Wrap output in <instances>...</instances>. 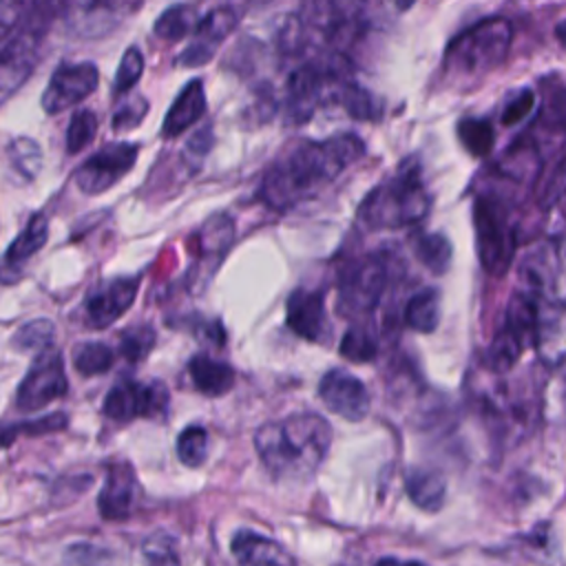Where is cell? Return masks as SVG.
<instances>
[{
    "label": "cell",
    "mask_w": 566,
    "mask_h": 566,
    "mask_svg": "<svg viewBox=\"0 0 566 566\" xmlns=\"http://www.w3.org/2000/svg\"><path fill=\"white\" fill-rule=\"evenodd\" d=\"M363 155L365 142L354 133H340L321 142H301L268 168L259 199L274 210H287L316 197Z\"/></svg>",
    "instance_id": "1"
},
{
    "label": "cell",
    "mask_w": 566,
    "mask_h": 566,
    "mask_svg": "<svg viewBox=\"0 0 566 566\" xmlns=\"http://www.w3.org/2000/svg\"><path fill=\"white\" fill-rule=\"evenodd\" d=\"M329 444V422L312 411L265 422L254 433V449L263 467L279 480L310 478L325 460Z\"/></svg>",
    "instance_id": "2"
},
{
    "label": "cell",
    "mask_w": 566,
    "mask_h": 566,
    "mask_svg": "<svg viewBox=\"0 0 566 566\" xmlns=\"http://www.w3.org/2000/svg\"><path fill=\"white\" fill-rule=\"evenodd\" d=\"M431 197L416 164L402 166L389 181L378 184L360 203V219L371 230H398L420 223Z\"/></svg>",
    "instance_id": "3"
},
{
    "label": "cell",
    "mask_w": 566,
    "mask_h": 566,
    "mask_svg": "<svg viewBox=\"0 0 566 566\" xmlns=\"http://www.w3.org/2000/svg\"><path fill=\"white\" fill-rule=\"evenodd\" d=\"M511 42V20L502 15L486 18L464 29L449 42L444 69L453 80H480L506 60Z\"/></svg>",
    "instance_id": "4"
},
{
    "label": "cell",
    "mask_w": 566,
    "mask_h": 566,
    "mask_svg": "<svg viewBox=\"0 0 566 566\" xmlns=\"http://www.w3.org/2000/svg\"><path fill=\"white\" fill-rule=\"evenodd\" d=\"M473 232L480 265L491 276H504L515 256V230L504 203L491 195L473 201Z\"/></svg>",
    "instance_id": "5"
},
{
    "label": "cell",
    "mask_w": 566,
    "mask_h": 566,
    "mask_svg": "<svg viewBox=\"0 0 566 566\" xmlns=\"http://www.w3.org/2000/svg\"><path fill=\"white\" fill-rule=\"evenodd\" d=\"M391 279V261L387 254H367L352 261L338 276L336 307L340 316L360 318L369 314Z\"/></svg>",
    "instance_id": "6"
},
{
    "label": "cell",
    "mask_w": 566,
    "mask_h": 566,
    "mask_svg": "<svg viewBox=\"0 0 566 566\" xmlns=\"http://www.w3.org/2000/svg\"><path fill=\"white\" fill-rule=\"evenodd\" d=\"M69 391V380L64 371L62 354L55 347H49L35 354L29 371L15 391V405L20 411H38L53 400H60Z\"/></svg>",
    "instance_id": "7"
},
{
    "label": "cell",
    "mask_w": 566,
    "mask_h": 566,
    "mask_svg": "<svg viewBox=\"0 0 566 566\" xmlns=\"http://www.w3.org/2000/svg\"><path fill=\"white\" fill-rule=\"evenodd\" d=\"M139 155V146L130 142H113L93 153L73 175L75 186L84 195H102L130 172Z\"/></svg>",
    "instance_id": "8"
},
{
    "label": "cell",
    "mask_w": 566,
    "mask_h": 566,
    "mask_svg": "<svg viewBox=\"0 0 566 566\" xmlns=\"http://www.w3.org/2000/svg\"><path fill=\"white\" fill-rule=\"evenodd\" d=\"M168 407V389L164 382H139L119 380L111 387L104 398L102 411L106 418L117 422H130L135 418H153L164 413Z\"/></svg>",
    "instance_id": "9"
},
{
    "label": "cell",
    "mask_w": 566,
    "mask_h": 566,
    "mask_svg": "<svg viewBox=\"0 0 566 566\" xmlns=\"http://www.w3.org/2000/svg\"><path fill=\"white\" fill-rule=\"evenodd\" d=\"M144 0H64L69 29L80 38H104L130 18Z\"/></svg>",
    "instance_id": "10"
},
{
    "label": "cell",
    "mask_w": 566,
    "mask_h": 566,
    "mask_svg": "<svg viewBox=\"0 0 566 566\" xmlns=\"http://www.w3.org/2000/svg\"><path fill=\"white\" fill-rule=\"evenodd\" d=\"M99 82L97 66L93 62H62L51 73V80L42 93V108L46 115H57L84 97H88Z\"/></svg>",
    "instance_id": "11"
},
{
    "label": "cell",
    "mask_w": 566,
    "mask_h": 566,
    "mask_svg": "<svg viewBox=\"0 0 566 566\" xmlns=\"http://www.w3.org/2000/svg\"><path fill=\"white\" fill-rule=\"evenodd\" d=\"M42 31L24 24L0 46V104H4L31 75Z\"/></svg>",
    "instance_id": "12"
},
{
    "label": "cell",
    "mask_w": 566,
    "mask_h": 566,
    "mask_svg": "<svg viewBox=\"0 0 566 566\" xmlns=\"http://www.w3.org/2000/svg\"><path fill=\"white\" fill-rule=\"evenodd\" d=\"M327 69L318 64H298L285 82V119L294 126L312 119L314 111L325 102Z\"/></svg>",
    "instance_id": "13"
},
{
    "label": "cell",
    "mask_w": 566,
    "mask_h": 566,
    "mask_svg": "<svg viewBox=\"0 0 566 566\" xmlns=\"http://www.w3.org/2000/svg\"><path fill=\"white\" fill-rule=\"evenodd\" d=\"M142 276H117L97 285L84 301V321L91 329L113 325L135 301Z\"/></svg>",
    "instance_id": "14"
},
{
    "label": "cell",
    "mask_w": 566,
    "mask_h": 566,
    "mask_svg": "<svg viewBox=\"0 0 566 566\" xmlns=\"http://www.w3.org/2000/svg\"><path fill=\"white\" fill-rule=\"evenodd\" d=\"M318 398L329 411L352 422L369 413V391L365 382L345 369H329L321 378Z\"/></svg>",
    "instance_id": "15"
},
{
    "label": "cell",
    "mask_w": 566,
    "mask_h": 566,
    "mask_svg": "<svg viewBox=\"0 0 566 566\" xmlns=\"http://www.w3.org/2000/svg\"><path fill=\"white\" fill-rule=\"evenodd\" d=\"M239 24V11L232 7H217L203 18H199L190 44L179 53L177 62L181 66H201L219 49V44L234 31Z\"/></svg>",
    "instance_id": "16"
},
{
    "label": "cell",
    "mask_w": 566,
    "mask_h": 566,
    "mask_svg": "<svg viewBox=\"0 0 566 566\" xmlns=\"http://www.w3.org/2000/svg\"><path fill=\"white\" fill-rule=\"evenodd\" d=\"M287 327L312 343H321L329 334V321L325 312V298L321 292L294 290L285 303Z\"/></svg>",
    "instance_id": "17"
},
{
    "label": "cell",
    "mask_w": 566,
    "mask_h": 566,
    "mask_svg": "<svg viewBox=\"0 0 566 566\" xmlns=\"http://www.w3.org/2000/svg\"><path fill=\"white\" fill-rule=\"evenodd\" d=\"M49 237V221L42 212L31 214L27 226L20 230V234L9 243L4 250V256L0 259V283L11 285L22 276L24 265L31 256H35Z\"/></svg>",
    "instance_id": "18"
},
{
    "label": "cell",
    "mask_w": 566,
    "mask_h": 566,
    "mask_svg": "<svg viewBox=\"0 0 566 566\" xmlns=\"http://www.w3.org/2000/svg\"><path fill=\"white\" fill-rule=\"evenodd\" d=\"M139 484L128 462H115L106 471L104 486L97 495V511L104 520H126L133 511Z\"/></svg>",
    "instance_id": "19"
},
{
    "label": "cell",
    "mask_w": 566,
    "mask_h": 566,
    "mask_svg": "<svg viewBox=\"0 0 566 566\" xmlns=\"http://www.w3.org/2000/svg\"><path fill=\"white\" fill-rule=\"evenodd\" d=\"M365 0H307L310 20L329 42H345L358 29Z\"/></svg>",
    "instance_id": "20"
},
{
    "label": "cell",
    "mask_w": 566,
    "mask_h": 566,
    "mask_svg": "<svg viewBox=\"0 0 566 566\" xmlns=\"http://www.w3.org/2000/svg\"><path fill=\"white\" fill-rule=\"evenodd\" d=\"M203 113H206V91H203V82L195 77L177 93L175 102L170 104L161 124V137L164 139L179 137L195 122H199Z\"/></svg>",
    "instance_id": "21"
},
{
    "label": "cell",
    "mask_w": 566,
    "mask_h": 566,
    "mask_svg": "<svg viewBox=\"0 0 566 566\" xmlns=\"http://www.w3.org/2000/svg\"><path fill=\"white\" fill-rule=\"evenodd\" d=\"M232 237H234V223H232V219H230L228 214H223V212L212 214V217L199 228V232L195 234V241H197V248H199V263H197L195 274H192L195 281H197L199 276H208L206 263L223 259L226 250H228L230 243H232Z\"/></svg>",
    "instance_id": "22"
},
{
    "label": "cell",
    "mask_w": 566,
    "mask_h": 566,
    "mask_svg": "<svg viewBox=\"0 0 566 566\" xmlns=\"http://www.w3.org/2000/svg\"><path fill=\"white\" fill-rule=\"evenodd\" d=\"M230 551L241 566H290L292 564L285 551L276 542L252 531H239L232 537Z\"/></svg>",
    "instance_id": "23"
},
{
    "label": "cell",
    "mask_w": 566,
    "mask_h": 566,
    "mask_svg": "<svg viewBox=\"0 0 566 566\" xmlns=\"http://www.w3.org/2000/svg\"><path fill=\"white\" fill-rule=\"evenodd\" d=\"M188 374L192 378V385L206 396H223L234 385V369L228 363L210 358L206 354H197L190 358Z\"/></svg>",
    "instance_id": "24"
},
{
    "label": "cell",
    "mask_w": 566,
    "mask_h": 566,
    "mask_svg": "<svg viewBox=\"0 0 566 566\" xmlns=\"http://www.w3.org/2000/svg\"><path fill=\"white\" fill-rule=\"evenodd\" d=\"M405 489H407L409 500L427 513L440 511L444 504V497H447L444 478L431 469H411L407 473Z\"/></svg>",
    "instance_id": "25"
},
{
    "label": "cell",
    "mask_w": 566,
    "mask_h": 566,
    "mask_svg": "<svg viewBox=\"0 0 566 566\" xmlns=\"http://www.w3.org/2000/svg\"><path fill=\"white\" fill-rule=\"evenodd\" d=\"M526 343L517 332H513L509 325H502L497 334L493 336L489 349H486V367L493 374H506L515 367L524 352Z\"/></svg>",
    "instance_id": "26"
},
{
    "label": "cell",
    "mask_w": 566,
    "mask_h": 566,
    "mask_svg": "<svg viewBox=\"0 0 566 566\" xmlns=\"http://www.w3.org/2000/svg\"><path fill=\"white\" fill-rule=\"evenodd\" d=\"M405 323L420 332V334H431L438 323H440V294L433 287H424L416 292L407 307H405Z\"/></svg>",
    "instance_id": "27"
},
{
    "label": "cell",
    "mask_w": 566,
    "mask_h": 566,
    "mask_svg": "<svg viewBox=\"0 0 566 566\" xmlns=\"http://www.w3.org/2000/svg\"><path fill=\"white\" fill-rule=\"evenodd\" d=\"M199 13L192 4H172L155 20V35L166 42H179L195 31Z\"/></svg>",
    "instance_id": "28"
},
{
    "label": "cell",
    "mask_w": 566,
    "mask_h": 566,
    "mask_svg": "<svg viewBox=\"0 0 566 566\" xmlns=\"http://www.w3.org/2000/svg\"><path fill=\"white\" fill-rule=\"evenodd\" d=\"M413 252L418 256V261L431 272V274H447V270L451 268V254L453 248L449 243V239L444 234H433V232H424L418 234L413 241Z\"/></svg>",
    "instance_id": "29"
},
{
    "label": "cell",
    "mask_w": 566,
    "mask_h": 566,
    "mask_svg": "<svg viewBox=\"0 0 566 566\" xmlns=\"http://www.w3.org/2000/svg\"><path fill=\"white\" fill-rule=\"evenodd\" d=\"M458 139L464 150L473 157H484L495 144V133L489 119L484 117H464L458 124Z\"/></svg>",
    "instance_id": "30"
},
{
    "label": "cell",
    "mask_w": 566,
    "mask_h": 566,
    "mask_svg": "<svg viewBox=\"0 0 566 566\" xmlns=\"http://www.w3.org/2000/svg\"><path fill=\"white\" fill-rule=\"evenodd\" d=\"M115 363V352L106 343H82L73 352V367L82 376H99Z\"/></svg>",
    "instance_id": "31"
},
{
    "label": "cell",
    "mask_w": 566,
    "mask_h": 566,
    "mask_svg": "<svg viewBox=\"0 0 566 566\" xmlns=\"http://www.w3.org/2000/svg\"><path fill=\"white\" fill-rule=\"evenodd\" d=\"M7 157L18 175L24 179H35L42 168V150L35 139L31 137H15L7 146Z\"/></svg>",
    "instance_id": "32"
},
{
    "label": "cell",
    "mask_w": 566,
    "mask_h": 566,
    "mask_svg": "<svg viewBox=\"0 0 566 566\" xmlns=\"http://www.w3.org/2000/svg\"><path fill=\"white\" fill-rule=\"evenodd\" d=\"M53 338H55V325L49 318H35L18 327V332L13 334V347H18L20 352L40 354L53 347Z\"/></svg>",
    "instance_id": "33"
},
{
    "label": "cell",
    "mask_w": 566,
    "mask_h": 566,
    "mask_svg": "<svg viewBox=\"0 0 566 566\" xmlns=\"http://www.w3.org/2000/svg\"><path fill=\"white\" fill-rule=\"evenodd\" d=\"M64 427H66L64 413H51V416L35 418V420L2 424L0 427V447H9L18 436H42V433H51V431H62Z\"/></svg>",
    "instance_id": "34"
},
{
    "label": "cell",
    "mask_w": 566,
    "mask_h": 566,
    "mask_svg": "<svg viewBox=\"0 0 566 566\" xmlns=\"http://www.w3.org/2000/svg\"><path fill=\"white\" fill-rule=\"evenodd\" d=\"M97 133V117L88 108H80L71 115V122L66 126V153L77 155L84 150Z\"/></svg>",
    "instance_id": "35"
},
{
    "label": "cell",
    "mask_w": 566,
    "mask_h": 566,
    "mask_svg": "<svg viewBox=\"0 0 566 566\" xmlns=\"http://www.w3.org/2000/svg\"><path fill=\"white\" fill-rule=\"evenodd\" d=\"M155 329L150 325H133L119 336V354L128 363H142L155 347Z\"/></svg>",
    "instance_id": "36"
},
{
    "label": "cell",
    "mask_w": 566,
    "mask_h": 566,
    "mask_svg": "<svg viewBox=\"0 0 566 566\" xmlns=\"http://www.w3.org/2000/svg\"><path fill=\"white\" fill-rule=\"evenodd\" d=\"M177 455L186 467L203 464V460L208 455V431L199 424L186 427L177 436Z\"/></svg>",
    "instance_id": "37"
},
{
    "label": "cell",
    "mask_w": 566,
    "mask_h": 566,
    "mask_svg": "<svg viewBox=\"0 0 566 566\" xmlns=\"http://www.w3.org/2000/svg\"><path fill=\"white\" fill-rule=\"evenodd\" d=\"M340 356H345L352 363H369L376 358L378 354V345L376 340L369 336L367 329L363 327H349L345 332V336L340 338V347H338Z\"/></svg>",
    "instance_id": "38"
},
{
    "label": "cell",
    "mask_w": 566,
    "mask_h": 566,
    "mask_svg": "<svg viewBox=\"0 0 566 566\" xmlns=\"http://www.w3.org/2000/svg\"><path fill=\"white\" fill-rule=\"evenodd\" d=\"M142 562L144 566H181L175 539L166 533L150 535L142 544Z\"/></svg>",
    "instance_id": "39"
},
{
    "label": "cell",
    "mask_w": 566,
    "mask_h": 566,
    "mask_svg": "<svg viewBox=\"0 0 566 566\" xmlns=\"http://www.w3.org/2000/svg\"><path fill=\"white\" fill-rule=\"evenodd\" d=\"M142 73H144V53L137 46H128L126 53L122 55V62H119L117 73H115L113 95L124 97L137 84Z\"/></svg>",
    "instance_id": "40"
},
{
    "label": "cell",
    "mask_w": 566,
    "mask_h": 566,
    "mask_svg": "<svg viewBox=\"0 0 566 566\" xmlns=\"http://www.w3.org/2000/svg\"><path fill=\"white\" fill-rule=\"evenodd\" d=\"M146 111H148L146 97H142V95L126 97L113 115V130L126 133V130L137 128L142 124V119L146 117Z\"/></svg>",
    "instance_id": "41"
},
{
    "label": "cell",
    "mask_w": 566,
    "mask_h": 566,
    "mask_svg": "<svg viewBox=\"0 0 566 566\" xmlns=\"http://www.w3.org/2000/svg\"><path fill=\"white\" fill-rule=\"evenodd\" d=\"M535 106V93L531 88H522L517 91L502 108V124L504 126H513L517 122H522Z\"/></svg>",
    "instance_id": "42"
},
{
    "label": "cell",
    "mask_w": 566,
    "mask_h": 566,
    "mask_svg": "<svg viewBox=\"0 0 566 566\" xmlns=\"http://www.w3.org/2000/svg\"><path fill=\"white\" fill-rule=\"evenodd\" d=\"M24 11V0H0V40L9 38L20 22Z\"/></svg>",
    "instance_id": "43"
},
{
    "label": "cell",
    "mask_w": 566,
    "mask_h": 566,
    "mask_svg": "<svg viewBox=\"0 0 566 566\" xmlns=\"http://www.w3.org/2000/svg\"><path fill=\"white\" fill-rule=\"evenodd\" d=\"M210 142H212V135H210V126L197 130V135L186 144V157H195V164H199L208 148H210Z\"/></svg>",
    "instance_id": "44"
},
{
    "label": "cell",
    "mask_w": 566,
    "mask_h": 566,
    "mask_svg": "<svg viewBox=\"0 0 566 566\" xmlns=\"http://www.w3.org/2000/svg\"><path fill=\"white\" fill-rule=\"evenodd\" d=\"M376 566H422L418 562H405V559H398V557H382L376 562Z\"/></svg>",
    "instance_id": "45"
},
{
    "label": "cell",
    "mask_w": 566,
    "mask_h": 566,
    "mask_svg": "<svg viewBox=\"0 0 566 566\" xmlns=\"http://www.w3.org/2000/svg\"><path fill=\"white\" fill-rule=\"evenodd\" d=\"M555 38L566 46V18H564L562 22H557V27H555Z\"/></svg>",
    "instance_id": "46"
},
{
    "label": "cell",
    "mask_w": 566,
    "mask_h": 566,
    "mask_svg": "<svg viewBox=\"0 0 566 566\" xmlns=\"http://www.w3.org/2000/svg\"><path fill=\"white\" fill-rule=\"evenodd\" d=\"M394 2H396V9H398V11H409L416 0H394Z\"/></svg>",
    "instance_id": "47"
}]
</instances>
